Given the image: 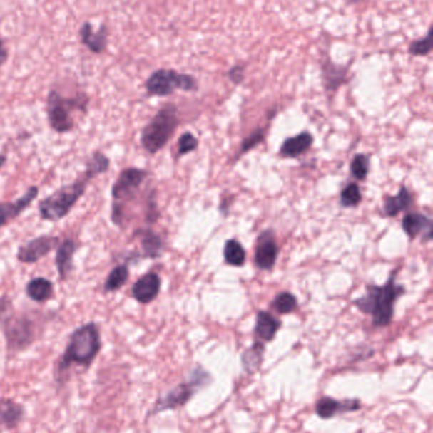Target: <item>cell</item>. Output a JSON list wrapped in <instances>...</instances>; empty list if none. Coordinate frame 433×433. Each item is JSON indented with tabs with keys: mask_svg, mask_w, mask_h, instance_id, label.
<instances>
[{
	"mask_svg": "<svg viewBox=\"0 0 433 433\" xmlns=\"http://www.w3.org/2000/svg\"><path fill=\"white\" fill-rule=\"evenodd\" d=\"M102 346L101 330L96 322H88L73 330L64 353L56 362L54 372L55 380L60 384L64 382L66 371L74 365L89 369L97 359Z\"/></svg>",
	"mask_w": 433,
	"mask_h": 433,
	"instance_id": "1",
	"label": "cell"
},
{
	"mask_svg": "<svg viewBox=\"0 0 433 433\" xmlns=\"http://www.w3.org/2000/svg\"><path fill=\"white\" fill-rule=\"evenodd\" d=\"M404 294V286L395 283V275L392 273L385 285H369L366 294L360 296L353 304L360 312L371 315L372 325L376 328L387 327L394 317V307L399 296Z\"/></svg>",
	"mask_w": 433,
	"mask_h": 433,
	"instance_id": "2",
	"label": "cell"
},
{
	"mask_svg": "<svg viewBox=\"0 0 433 433\" xmlns=\"http://www.w3.org/2000/svg\"><path fill=\"white\" fill-rule=\"evenodd\" d=\"M213 382L214 377L210 371L206 370L203 365H195L188 372V375L185 376V380H182L175 387L169 389L167 393L163 394L156 399L153 408L148 413V418L158 416L168 410L183 408L195 398V395L200 390L211 385Z\"/></svg>",
	"mask_w": 433,
	"mask_h": 433,
	"instance_id": "3",
	"label": "cell"
},
{
	"mask_svg": "<svg viewBox=\"0 0 433 433\" xmlns=\"http://www.w3.org/2000/svg\"><path fill=\"white\" fill-rule=\"evenodd\" d=\"M0 325L9 353H21L35 342L37 325L27 314L16 313L8 296L0 298Z\"/></svg>",
	"mask_w": 433,
	"mask_h": 433,
	"instance_id": "4",
	"label": "cell"
},
{
	"mask_svg": "<svg viewBox=\"0 0 433 433\" xmlns=\"http://www.w3.org/2000/svg\"><path fill=\"white\" fill-rule=\"evenodd\" d=\"M91 180H93L92 177L83 172L74 182L60 187L58 190L47 195L46 198L40 200L37 208L41 219L47 222H58L69 216L70 212L87 193L88 184Z\"/></svg>",
	"mask_w": 433,
	"mask_h": 433,
	"instance_id": "5",
	"label": "cell"
},
{
	"mask_svg": "<svg viewBox=\"0 0 433 433\" xmlns=\"http://www.w3.org/2000/svg\"><path fill=\"white\" fill-rule=\"evenodd\" d=\"M178 125V109L174 104H165L143 128L141 147L149 155L158 154L170 141Z\"/></svg>",
	"mask_w": 433,
	"mask_h": 433,
	"instance_id": "6",
	"label": "cell"
},
{
	"mask_svg": "<svg viewBox=\"0 0 433 433\" xmlns=\"http://www.w3.org/2000/svg\"><path fill=\"white\" fill-rule=\"evenodd\" d=\"M87 99L65 98L56 90L50 91L47 97L46 113L50 128L58 135L69 133L76 128L73 113L76 110H86Z\"/></svg>",
	"mask_w": 433,
	"mask_h": 433,
	"instance_id": "7",
	"label": "cell"
},
{
	"mask_svg": "<svg viewBox=\"0 0 433 433\" xmlns=\"http://www.w3.org/2000/svg\"><path fill=\"white\" fill-rule=\"evenodd\" d=\"M145 88L149 95L154 97H168L174 90L196 91L198 89L197 80L191 75L179 74L174 70L161 68L151 75L146 80Z\"/></svg>",
	"mask_w": 433,
	"mask_h": 433,
	"instance_id": "8",
	"label": "cell"
},
{
	"mask_svg": "<svg viewBox=\"0 0 433 433\" xmlns=\"http://www.w3.org/2000/svg\"><path fill=\"white\" fill-rule=\"evenodd\" d=\"M149 175L148 171L139 167H126L118 174L116 182L112 185V205L121 207L125 202H130L138 194L143 182Z\"/></svg>",
	"mask_w": 433,
	"mask_h": 433,
	"instance_id": "9",
	"label": "cell"
},
{
	"mask_svg": "<svg viewBox=\"0 0 433 433\" xmlns=\"http://www.w3.org/2000/svg\"><path fill=\"white\" fill-rule=\"evenodd\" d=\"M361 409L362 402L358 398L337 399L328 395H322L314 405L315 414L323 421H330L343 414L356 413Z\"/></svg>",
	"mask_w": 433,
	"mask_h": 433,
	"instance_id": "10",
	"label": "cell"
},
{
	"mask_svg": "<svg viewBox=\"0 0 433 433\" xmlns=\"http://www.w3.org/2000/svg\"><path fill=\"white\" fill-rule=\"evenodd\" d=\"M61 239L58 236L42 234L34 239H29L17 250V260L22 264H36L46 257L52 251L56 250Z\"/></svg>",
	"mask_w": 433,
	"mask_h": 433,
	"instance_id": "11",
	"label": "cell"
},
{
	"mask_svg": "<svg viewBox=\"0 0 433 433\" xmlns=\"http://www.w3.org/2000/svg\"><path fill=\"white\" fill-rule=\"evenodd\" d=\"M40 189L37 185H31L24 195L13 202H0V228L6 227L9 223L16 221L24 211H27L31 204L39 197Z\"/></svg>",
	"mask_w": 433,
	"mask_h": 433,
	"instance_id": "12",
	"label": "cell"
},
{
	"mask_svg": "<svg viewBox=\"0 0 433 433\" xmlns=\"http://www.w3.org/2000/svg\"><path fill=\"white\" fill-rule=\"evenodd\" d=\"M278 246L272 229L262 232L255 246V264L260 270H271L277 261Z\"/></svg>",
	"mask_w": 433,
	"mask_h": 433,
	"instance_id": "13",
	"label": "cell"
},
{
	"mask_svg": "<svg viewBox=\"0 0 433 433\" xmlns=\"http://www.w3.org/2000/svg\"><path fill=\"white\" fill-rule=\"evenodd\" d=\"M162 286V279L154 271L146 273L133 283L131 296L140 304H149L154 302Z\"/></svg>",
	"mask_w": 433,
	"mask_h": 433,
	"instance_id": "14",
	"label": "cell"
},
{
	"mask_svg": "<svg viewBox=\"0 0 433 433\" xmlns=\"http://www.w3.org/2000/svg\"><path fill=\"white\" fill-rule=\"evenodd\" d=\"M78 245L73 239H65L58 244L55 254V266L58 270V279L61 281L69 279L74 268V256Z\"/></svg>",
	"mask_w": 433,
	"mask_h": 433,
	"instance_id": "15",
	"label": "cell"
},
{
	"mask_svg": "<svg viewBox=\"0 0 433 433\" xmlns=\"http://www.w3.org/2000/svg\"><path fill=\"white\" fill-rule=\"evenodd\" d=\"M402 227L410 239L423 234L424 241L432 239V219L421 213H408L402 221Z\"/></svg>",
	"mask_w": 433,
	"mask_h": 433,
	"instance_id": "16",
	"label": "cell"
},
{
	"mask_svg": "<svg viewBox=\"0 0 433 433\" xmlns=\"http://www.w3.org/2000/svg\"><path fill=\"white\" fill-rule=\"evenodd\" d=\"M266 353V343L255 340L250 348H245L240 355L242 369L247 375H255L260 372Z\"/></svg>",
	"mask_w": 433,
	"mask_h": 433,
	"instance_id": "17",
	"label": "cell"
},
{
	"mask_svg": "<svg viewBox=\"0 0 433 433\" xmlns=\"http://www.w3.org/2000/svg\"><path fill=\"white\" fill-rule=\"evenodd\" d=\"M281 328V322L275 318L271 313L266 311H260L257 313L255 325V340L267 343L272 342L277 336L278 330Z\"/></svg>",
	"mask_w": 433,
	"mask_h": 433,
	"instance_id": "18",
	"label": "cell"
},
{
	"mask_svg": "<svg viewBox=\"0 0 433 433\" xmlns=\"http://www.w3.org/2000/svg\"><path fill=\"white\" fill-rule=\"evenodd\" d=\"M135 237H139L143 254V259H158L162 256L163 250H164V244L163 239L159 234H156L151 228H144L139 229L133 234Z\"/></svg>",
	"mask_w": 433,
	"mask_h": 433,
	"instance_id": "19",
	"label": "cell"
},
{
	"mask_svg": "<svg viewBox=\"0 0 433 433\" xmlns=\"http://www.w3.org/2000/svg\"><path fill=\"white\" fill-rule=\"evenodd\" d=\"M24 418V407L9 398L0 399V427H17Z\"/></svg>",
	"mask_w": 433,
	"mask_h": 433,
	"instance_id": "20",
	"label": "cell"
},
{
	"mask_svg": "<svg viewBox=\"0 0 433 433\" xmlns=\"http://www.w3.org/2000/svg\"><path fill=\"white\" fill-rule=\"evenodd\" d=\"M26 296L36 303L50 302L55 298V286L51 280L37 276L26 285Z\"/></svg>",
	"mask_w": 433,
	"mask_h": 433,
	"instance_id": "21",
	"label": "cell"
},
{
	"mask_svg": "<svg viewBox=\"0 0 433 433\" xmlns=\"http://www.w3.org/2000/svg\"><path fill=\"white\" fill-rule=\"evenodd\" d=\"M312 141L314 138L309 132H301L295 137L285 140V142L280 148V154L282 155L283 157L296 159L301 155L305 154L306 151L312 147Z\"/></svg>",
	"mask_w": 433,
	"mask_h": 433,
	"instance_id": "22",
	"label": "cell"
},
{
	"mask_svg": "<svg viewBox=\"0 0 433 433\" xmlns=\"http://www.w3.org/2000/svg\"><path fill=\"white\" fill-rule=\"evenodd\" d=\"M128 278H130V268H128V264L126 262L117 264L104 280V293L110 294V293L120 291L121 288H123V285L128 283Z\"/></svg>",
	"mask_w": 433,
	"mask_h": 433,
	"instance_id": "23",
	"label": "cell"
},
{
	"mask_svg": "<svg viewBox=\"0 0 433 433\" xmlns=\"http://www.w3.org/2000/svg\"><path fill=\"white\" fill-rule=\"evenodd\" d=\"M413 203L409 190L402 187L395 197H387L384 200V213L387 216H395L400 212L409 208Z\"/></svg>",
	"mask_w": 433,
	"mask_h": 433,
	"instance_id": "24",
	"label": "cell"
},
{
	"mask_svg": "<svg viewBox=\"0 0 433 433\" xmlns=\"http://www.w3.org/2000/svg\"><path fill=\"white\" fill-rule=\"evenodd\" d=\"M347 68L337 66L330 61H324L323 63V76L324 84L327 90H335L337 88L342 85V83L346 79Z\"/></svg>",
	"mask_w": 433,
	"mask_h": 433,
	"instance_id": "25",
	"label": "cell"
},
{
	"mask_svg": "<svg viewBox=\"0 0 433 433\" xmlns=\"http://www.w3.org/2000/svg\"><path fill=\"white\" fill-rule=\"evenodd\" d=\"M111 167V160L107 155L101 152V151H94L92 156L89 157V160L86 164V169L84 172L87 174L88 177H94L106 174L107 171L110 170Z\"/></svg>",
	"mask_w": 433,
	"mask_h": 433,
	"instance_id": "26",
	"label": "cell"
},
{
	"mask_svg": "<svg viewBox=\"0 0 433 433\" xmlns=\"http://www.w3.org/2000/svg\"><path fill=\"white\" fill-rule=\"evenodd\" d=\"M224 257H225L226 264H229L231 266H243L245 259H247V254L245 250L237 239H228L224 246Z\"/></svg>",
	"mask_w": 433,
	"mask_h": 433,
	"instance_id": "27",
	"label": "cell"
},
{
	"mask_svg": "<svg viewBox=\"0 0 433 433\" xmlns=\"http://www.w3.org/2000/svg\"><path fill=\"white\" fill-rule=\"evenodd\" d=\"M81 41L92 50L93 52L103 51L106 46V29L102 27L99 32H93L91 24L87 23L81 28Z\"/></svg>",
	"mask_w": 433,
	"mask_h": 433,
	"instance_id": "28",
	"label": "cell"
},
{
	"mask_svg": "<svg viewBox=\"0 0 433 433\" xmlns=\"http://www.w3.org/2000/svg\"><path fill=\"white\" fill-rule=\"evenodd\" d=\"M297 306H299V303H297L296 296L289 291H283L281 294H278L272 303L273 309L280 314L292 313L297 309Z\"/></svg>",
	"mask_w": 433,
	"mask_h": 433,
	"instance_id": "29",
	"label": "cell"
},
{
	"mask_svg": "<svg viewBox=\"0 0 433 433\" xmlns=\"http://www.w3.org/2000/svg\"><path fill=\"white\" fill-rule=\"evenodd\" d=\"M351 174L360 182L366 180L370 171V157L367 155L357 154L351 161Z\"/></svg>",
	"mask_w": 433,
	"mask_h": 433,
	"instance_id": "30",
	"label": "cell"
},
{
	"mask_svg": "<svg viewBox=\"0 0 433 433\" xmlns=\"http://www.w3.org/2000/svg\"><path fill=\"white\" fill-rule=\"evenodd\" d=\"M362 200V194L356 182L348 184L341 192V205L343 208L357 207Z\"/></svg>",
	"mask_w": 433,
	"mask_h": 433,
	"instance_id": "31",
	"label": "cell"
},
{
	"mask_svg": "<svg viewBox=\"0 0 433 433\" xmlns=\"http://www.w3.org/2000/svg\"><path fill=\"white\" fill-rule=\"evenodd\" d=\"M431 50H432V41H431L429 32L426 37L413 41L408 48L410 55H413V56H427Z\"/></svg>",
	"mask_w": 433,
	"mask_h": 433,
	"instance_id": "32",
	"label": "cell"
},
{
	"mask_svg": "<svg viewBox=\"0 0 433 433\" xmlns=\"http://www.w3.org/2000/svg\"><path fill=\"white\" fill-rule=\"evenodd\" d=\"M198 147V140L191 132H185L178 140V156L190 154Z\"/></svg>",
	"mask_w": 433,
	"mask_h": 433,
	"instance_id": "33",
	"label": "cell"
},
{
	"mask_svg": "<svg viewBox=\"0 0 433 433\" xmlns=\"http://www.w3.org/2000/svg\"><path fill=\"white\" fill-rule=\"evenodd\" d=\"M263 138H265V132H263V130H260V128H258L257 131L253 132L252 135H249V136L243 141L242 147H240V155L247 154L248 151L253 150L258 143L263 141Z\"/></svg>",
	"mask_w": 433,
	"mask_h": 433,
	"instance_id": "34",
	"label": "cell"
},
{
	"mask_svg": "<svg viewBox=\"0 0 433 433\" xmlns=\"http://www.w3.org/2000/svg\"><path fill=\"white\" fill-rule=\"evenodd\" d=\"M228 76H229V79H230L234 84H240L243 79H244V68L240 66V65H237V66L231 68L230 70H229V73H228Z\"/></svg>",
	"mask_w": 433,
	"mask_h": 433,
	"instance_id": "35",
	"label": "cell"
},
{
	"mask_svg": "<svg viewBox=\"0 0 433 433\" xmlns=\"http://www.w3.org/2000/svg\"><path fill=\"white\" fill-rule=\"evenodd\" d=\"M6 58V47L3 45V42L0 40V66L4 63Z\"/></svg>",
	"mask_w": 433,
	"mask_h": 433,
	"instance_id": "36",
	"label": "cell"
},
{
	"mask_svg": "<svg viewBox=\"0 0 433 433\" xmlns=\"http://www.w3.org/2000/svg\"><path fill=\"white\" fill-rule=\"evenodd\" d=\"M6 152H0V170H1V167L6 165Z\"/></svg>",
	"mask_w": 433,
	"mask_h": 433,
	"instance_id": "37",
	"label": "cell"
},
{
	"mask_svg": "<svg viewBox=\"0 0 433 433\" xmlns=\"http://www.w3.org/2000/svg\"><path fill=\"white\" fill-rule=\"evenodd\" d=\"M347 1H348V3H352V4H355V3H358V1H361V0H347Z\"/></svg>",
	"mask_w": 433,
	"mask_h": 433,
	"instance_id": "38",
	"label": "cell"
}]
</instances>
